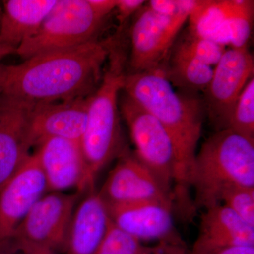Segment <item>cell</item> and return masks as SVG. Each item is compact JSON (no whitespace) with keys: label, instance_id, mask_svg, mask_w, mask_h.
I'll return each mask as SVG.
<instances>
[{"label":"cell","instance_id":"cell-15","mask_svg":"<svg viewBox=\"0 0 254 254\" xmlns=\"http://www.w3.org/2000/svg\"><path fill=\"white\" fill-rule=\"evenodd\" d=\"M89 97L31 109L28 132L32 146L52 138L80 143L86 129Z\"/></svg>","mask_w":254,"mask_h":254},{"label":"cell","instance_id":"cell-21","mask_svg":"<svg viewBox=\"0 0 254 254\" xmlns=\"http://www.w3.org/2000/svg\"><path fill=\"white\" fill-rule=\"evenodd\" d=\"M227 129L254 140V77L249 80L234 105Z\"/></svg>","mask_w":254,"mask_h":254},{"label":"cell","instance_id":"cell-12","mask_svg":"<svg viewBox=\"0 0 254 254\" xmlns=\"http://www.w3.org/2000/svg\"><path fill=\"white\" fill-rule=\"evenodd\" d=\"M121 156L98 192L107 205L159 201L174 207L173 196L135 155Z\"/></svg>","mask_w":254,"mask_h":254},{"label":"cell","instance_id":"cell-18","mask_svg":"<svg viewBox=\"0 0 254 254\" xmlns=\"http://www.w3.org/2000/svg\"><path fill=\"white\" fill-rule=\"evenodd\" d=\"M230 247H254V227L225 205L205 209L193 250Z\"/></svg>","mask_w":254,"mask_h":254},{"label":"cell","instance_id":"cell-17","mask_svg":"<svg viewBox=\"0 0 254 254\" xmlns=\"http://www.w3.org/2000/svg\"><path fill=\"white\" fill-rule=\"evenodd\" d=\"M110 221L106 203L98 193L91 192L73 212L65 245L66 254H94Z\"/></svg>","mask_w":254,"mask_h":254},{"label":"cell","instance_id":"cell-4","mask_svg":"<svg viewBox=\"0 0 254 254\" xmlns=\"http://www.w3.org/2000/svg\"><path fill=\"white\" fill-rule=\"evenodd\" d=\"M190 186L195 210L221 204L228 187H254V140L231 130L215 132L195 155Z\"/></svg>","mask_w":254,"mask_h":254},{"label":"cell","instance_id":"cell-32","mask_svg":"<svg viewBox=\"0 0 254 254\" xmlns=\"http://www.w3.org/2000/svg\"><path fill=\"white\" fill-rule=\"evenodd\" d=\"M1 64H0V97H1Z\"/></svg>","mask_w":254,"mask_h":254},{"label":"cell","instance_id":"cell-24","mask_svg":"<svg viewBox=\"0 0 254 254\" xmlns=\"http://www.w3.org/2000/svg\"><path fill=\"white\" fill-rule=\"evenodd\" d=\"M177 44L196 59L213 68L227 50L225 46L195 36L188 31Z\"/></svg>","mask_w":254,"mask_h":254},{"label":"cell","instance_id":"cell-16","mask_svg":"<svg viewBox=\"0 0 254 254\" xmlns=\"http://www.w3.org/2000/svg\"><path fill=\"white\" fill-rule=\"evenodd\" d=\"M31 109L0 97V188L30 156Z\"/></svg>","mask_w":254,"mask_h":254},{"label":"cell","instance_id":"cell-20","mask_svg":"<svg viewBox=\"0 0 254 254\" xmlns=\"http://www.w3.org/2000/svg\"><path fill=\"white\" fill-rule=\"evenodd\" d=\"M161 67L172 85L189 93L204 92L213 76L214 69L182 49L177 43L172 48Z\"/></svg>","mask_w":254,"mask_h":254},{"label":"cell","instance_id":"cell-26","mask_svg":"<svg viewBox=\"0 0 254 254\" xmlns=\"http://www.w3.org/2000/svg\"><path fill=\"white\" fill-rule=\"evenodd\" d=\"M145 1L143 0H117L115 9L117 18L120 26H123L132 15L136 14L143 7Z\"/></svg>","mask_w":254,"mask_h":254},{"label":"cell","instance_id":"cell-1","mask_svg":"<svg viewBox=\"0 0 254 254\" xmlns=\"http://www.w3.org/2000/svg\"><path fill=\"white\" fill-rule=\"evenodd\" d=\"M106 42L35 55L15 65L1 64V98L33 109L91 96L108 60Z\"/></svg>","mask_w":254,"mask_h":254},{"label":"cell","instance_id":"cell-29","mask_svg":"<svg viewBox=\"0 0 254 254\" xmlns=\"http://www.w3.org/2000/svg\"><path fill=\"white\" fill-rule=\"evenodd\" d=\"M16 53V50L11 49V48H6V47L0 46V64L1 60L4 59L5 57L8 55L14 54Z\"/></svg>","mask_w":254,"mask_h":254},{"label":"cell","instance_id":"cell-31","mask_svg":"<svg viewBox=\"0 0 254 254\" xmlns=\"http://www.w3.org/2000/svg\"><path fill=\"white\" fill-rule=\"evenodd\" d=\"M168 254H185V251L182 247H175L169 251Z\"/></svg>","mask_w":254,"mask_h":254},{"label":"cell","instance_id":"cell-14","mask_svg":"<svg viewBox=\"0 0 254 254\" xmlns=\"http://www.w3.org/2000/svg\"><path fill=\"white\" fill-rule=\"evenodd\" d=\"M36 154L48 184V190H88L86 165L77 142L52 138L41 142Z\"/></svg>","mask_w":254,"mask_h":254},{"label":"cell","instance_id":"cell-23","mask_svg":"<svg viewBox=\"0 0 254 254\" xmlns=\"http://www.w3.org/2000/svg\"><path fill=\"white\" fill-rule=\"evenodd\" d=\"M222 202L246 223L254 227V187H228L220 195Z\"/></svg>","mask_w":254,"mask_h":254},{"label":"cell","instance_id":"cell-8","mask_svg":"<svg viewBox=\"0 0 254 254\" xmlns=\"http://www.w3.org/2000/svg\"><path fill=\"white\" fill-rule=\"evenodd\" d=\"M77 194L51 192L34 205L11 240L55 252L64 250Z\"/></svg>","mask_w":254,"mask_h":254},{"label":"cell","instance_id":"cell-10","mask_svg":"<svg viewBox=\"0 0 254 254\" xmlns=\"http://www.w3.org/2000/svg\"><path fill=\"white\" fill-rule=\"evenodd\" d=\"M136 14L130 31L132 72L161 67L189 16H163L147 6Z\"/></svg>","mask_w":254,"mask_h":254},{"label":"cell","instance_id":"cell-27","mask_svg":"<svg viewBox=\"0 0 254 254\" xmlns=\"http://www.w3.org/2000/svg\"><path fill=\"white\" fill-rule=\"evenodd\" d=\"M192 254H254V247H230L193 250Z\"/></svg>","mask_w":254,"mask_h":254},{"label":"cell","instance_id":"cell-2","mask_svg":"<svg viewBox=\"0 0 254 254\" xmlns=\"http://www.w3.org/2000/svg\"><path fill=\"white\" fill-rule=\"evenodd\" d=\"M123 91L154 116L171 137L178 162L174 205L184 218H192L195 210L190 195V181L201 135L204 102L190 93L175 91L162 67L127 73Z\"/></svg>","mask_w":254,"mask_h":254},{"label":"cell","instance_id":"cell-5","mask_svg":"<svg viewBox=\"0 0 254 254\" xmlns=\"http://www.w3.org/2000/svg\"><path fill=\"white\" fill-rule=\"evenodd\" d=\"M103 20L88 0H58L36 33L18 47L16 54L24 60L83 46L96 40Z\"/></svg>","mask_w":254,"mask_h":254},{"label":"cell","instance_id":"cell-6","mask_svg":"<svg viewBox=\"0 0 254 254\" xmlns=\"http://www.w3.org/2000/svg\"><path fill=\"white\" fill-rule=\"evenodd\" d=\"M121 99L120 113L128 125L135 156L155 175L174 201L178 162L171 137L163 125L134 100L125 94Z\"/></svg>","mask_w":254,"mask_h":254},{"label":"cell","instance_id":"cell-11","mask_svg":"<svg viewBox=\"0 0 254 254\" xmlns=\"http://www.w3.org/2000/svg\"><path fill=\"white\" fill-rule=\"evenodd\" d=\"M48 190L36 153L0 188V246L11 240L31 208Z\"/></svg>","mask_w":254,"mask_h":254},{"label":"cell","instance_id":"cell-13","mask_svg":"<svg viewBox=\"0 0 254 254\" xmlns=\"http://www.w3.org/2000/svg\"><path fill=\"white\" fill-rule=\"evenodd\" d=\"M107 206L111 221L140 242L155 240L167 245H182L174 224L173 205L144 201Z\"/></svg>","mask_w":254,"mask_h":254},{"label":"cell","instance_id":"cell-30","mask_svg":"<svg viewBox=\"0 0 254 254\" xmlns=\"http://www.w3.org/2000/svg\"><path fill=\"white\" fill-rule=\"evenodd\" d=\"M142 254H164L163 245L160 244V246L155 248H147Z\"/></svg>","mask_w":254,"mask_h":254},{"label":"cell","instance_id":"cell-25","mask_svg":"<svg viewBox=\"0 0 254 254\" xmlns=\"http://www.w3.org/2000/svg\"><path fill=\"white\" fill-rule=\"evenodd\" d=\"M199 0H151L146 6L157 14L167 16L187 14L189 16L196 8Z\"/></svg>","mask_w":254,"mask_h":254},{"label":"cell","instance_id":"cell-33","mask_svg":"<svg viewBox=\"0 0 254 254\" xmlns=\"http://www.w3.org/2000/svg\"><path fill=\"white\" fill-rule=\"evenodd\" d=\"M1 7L0 6V18H1Z\"/></svg>","mask_w":254,"mask_h":254},{"label":"cell","instance_id":"cell-7","mask_svg":"<svg viewBox=\"0 0 254 254\" xmlns=\"http://www.w3.org/2000/svg\"><path fill=\"white\" fill-rule=\"evenodd\" d=\"M253 20L254 1L199 0L189 16L188 31L225 48H245Z\"/></svg>","mask_w":254,"mask_h":254},{"label":"cell","instance_id":"cell-28","mask_svg":"<svg viewBox=\"0 0 254 254\" xmlns=\"http://www.w3.org/2000/svg\"><path fill=\"white\" fill-rule=\"evenodd\" d=\"M117 0H88L95 14L104 18L115 9Z\"/></svg>","mask_w":254,"mask_h":254},{"label":"cell","instance_id":"cell-22","mask_svg":"<svg viewBox=\"0 0 254 254\" xmlns=\"http://www.w3.org/2000/svg\"><path fill=\"white\" fill-rule=\"evenodd\" d=\"M146 247L110 221L108 230L94 254H142Z\"/></svg>","mask_w":254,"mask_h":254},{"label":"cell","instance_id":"cell-19","mask_svg":"<svg viewBox=\"0 0 254 254\" xmlns=\"http://www.w3.org/2000/svg\"><path fill=\"white\" fill-rule=\"evenodd\" d=\"M57 1H3L0 18V46L16 50L36 33Z\"/></svg>","mask_w":254,"mask_h":254},{"label":"cell","instance_id":"cell-9","mask_svg":"<svg viewBox=\"0 0 254 254\" xmlns=\"http://www.w3.org/2000/svg\"><path fill=\"white\" fill-rule=\"evenodd\" d=\"M254 71V58L247 47L229 48L215 65L203 102L216 131L227 129L234 105Z\"/></svg>","mask_w":254,"mask_h":254},{"label":"cell","instance_id":"cell-3","mask_svg":"<svg viewBox=\"0 0 254 254\" xmlns=\"http://www.w3.org/2000/svg\"><path fill=\"white\" fill-rule=\"evenodd\" d=\"M107 43L108 66L98 88L88 99L86 129L80 142L90 190H93L100 170L122 154L119 95L126 77L127 58L120 36Z\"/></svg>","mask_w":254,"mask_h":254}]
</instances>
